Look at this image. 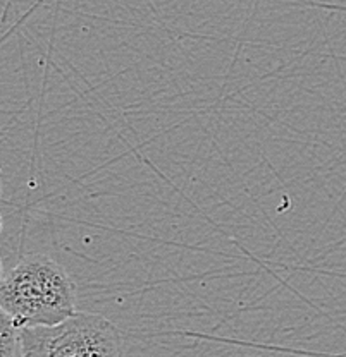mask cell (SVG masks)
Instances as JSON below:
<instances>
[{
    "label": "cell",
    "instance_id": "cell-1",
    "mask_svg": "<svg viewBox=\"0 0 346 357\" xmlns=\"http://www.w3.org/2000/svg\"><path fill=\"white\" fill-rule=\"evenodd\" d=\"M76 285L64 266L42 252L26 255L2 275L0 310L17 330L57 326L76 310Z\"/></svg>",
    "mask_w": 346,
    "mask_h": 357
},
{
    "label": "cell",
    "instance_id": "cell-2",
    "mask_svg": "<svg viewBox=\"0 0 346 357\" xmlns=\"http://www.w3.org/2000/svg\"><path fill=\"white\" fill-rule=\"evenodd\" d=\"M14 357H124V338L106 316L78 312L57 326L20 330Z\"/></svg>",
    "mask_w": 346,
    "mask_h": 357
},
{
    "label": "cell",
    "instance_id": "cell-3",
    "mask_svg": "<svg viewBox=\"0 0 346 357\" xmlns=\"http://www.w3.org/2000/svg\"><path fill=\"white\" fill-rule=\"evenodd\" d=\"M20 340V330L14 326L13 319L0 311V357H14Z\"/></svg>",
    "mask_w": 346,
    "mask_h": 357
}]
</instances>
